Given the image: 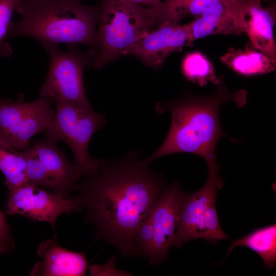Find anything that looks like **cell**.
<instances>
[{"label":"cell","instance_id":"obj_1","mask_svg":"<svg viewBox=\"0 0 276 276\" xmlns=\"http://www.w3.org/2000/svg\"><path fill=\"white\" fill-rule=\"evenodd\" d=\"M149 165L134 151L117 160L100 159L97 171L76 190L95 239L114 247L123 257H142L136 231L164 190L162 175Z\"/></svg>","mask_w":276,"mask_h":276},{"label":"cell","instance_id":"obj_2","mask_svg":"<svg viewBox=\"0 0 276 276\" xmlns=\"http://www.w3.org/2000/svg\"><path fill=\"white\" fill-rule=\"evenodd\" d=\"M221 76L216 91L206 96L186 93L179 99L158 102L159 113L171 114L168 135L160 146L145 161L148 164L162 156L187 152L199 155L208 166L217 163L215 150L218 140L226 136L219 120V109L224 103L233 101L244 106L247 93L244 89L229 92Z\"/></svg>","mask_w":276,"mask_h":276},{"label":"cell","instance_id":"obj_3","mask_svg":"<svg viewBox=\"0 0 276 276\" xmlns=\"http://www.w3.org/2000/svg\"><path fill=\"white\" fill-rule=\"evenodd\" d=\"M79 0H22L16 11L21 16L12 24L8 39L25 36L47 50L59 44L97 47L99 8Z\"/></svg>","mask_w":276,"mask_h":276},{"label":"cell","instance_id":"obj_4","mask_svg":"<svg viewBox=\"0 0 276 276\" xmlns=\"http://www.w3.org/2000/svg\"><path fill=\"white\" fill-rule=\"evenodd\" d=\"M97 43L93 61L100 68L124 55L138 39L161 25L157 6L145 7L121 0H100Z\"/></svg>","mask_w":276,"mask_h":276},{"label":"cell","instance_id":"obj_5","mask_svg":"<svg viewBox=\"0 0 276 276\" xmlns=\"http://www.w3.org/2000/svg\"><path fill=\"white\" fill-rule=\"evenodd\" d=\"M52 121L45 131L44 140L56 144L65 143L73 152L75 165L85 176L98 170L99 159L91 158L88 145L94 134L106 123L104 114L96 112L91 105L85 106L66 102H56Z\"/></svg>","mask_w":276,"mask_h":276},{"label":"cell","instance_id":"obj_6","mask_svg":"<svg viewBox=\"0 0 276 276\" xmlns=\"http://www.w3.org/2000/svg\"><path fill=\"white\" fill-rule=\"evenodd\" d=\"M66 51L58 47L47 51L50 66L47 78L39 89V97L53 102H66L81 105H91L85 94L83 80L85 67L90 63L88 55L68 45Z\"/></svg>","mask_w":276,"mask_h":276},{"label":"cell","instance_id":"obj_7","mask_svg":"<svg viewBox=\"0 0 276 276\" xmlns=\"http://www.w3.org/2000/svg\"><path fill=\"white\" fill-rule=\"evenodd\" d=\"M27 183L48 188L63 197L76 191L80 170L54 144L44 140L23 150Z\"/></svg>","mask_w":276,"mask_h":276},{"label":"cell","instance_id":"obj_8","mask_svg":"<svg viewBox=\"0 0 276 276\" xmlns=\"http://www.w3.org/2000/svg\"><path fill=\"white\" fill-rule=\"evenodd\" d=\"M53 103L39 97L29 102L5 100L0 105V139L16 149L27 148L33 135L50 125L54 115Z\"/></svg>","mask_w":276,"mask_h":276},{"label":"cell","instance_id":"obj_9","mask_svg":"<svg viewBox=\"0 0 276 276\" xmlns=\"http://www.w3.org/2000/svg\"><path fill=\"white\" fill-rule=\"evenodd\" d=\"M82 211L77 195L63 197L29 183L8 190L7 214L20 215L33 220L48 222L54 230L61 215Z\"/></svg>","mask_w":276,"mask_h":276},{"label":"cell","instance_id":"obj_10","mask_svg":"<svg viewBox=\"0 0 276 276\" xmlns=\"http://www.w3.org/2000/svg\"><path fill=\"white\" fill-rule=\"evenodd\" d=\"M220 167L218 163L208 166V176L204 185L198 191L188 193L182 192L177 216L175 237L173 246L179 248L186 242L195 239H203V220L205 210L223 185V179L218 176Z\"/></svg>","mask_w":276,"mask_h":276},{"label":"cell","instance_id":"obj_11","mask_svg":"<svg viewBox=\"0 0 276 276\" xmlns=\"http://www.w3.org/2000/svg\"><path fill=\"white\" fill-rule=\"evenodd\" d=\"M251 0H221L186 24L191 41L210 35L245 34Z\"/></svg>","mask_w":276,"mask_h":276},{"label":"cell","instance_id":"obj_12","mask_svg":"<svg viewBox=\"0 0 276 276\" xmlns=\"http://www.w3.org/2000/svg\"><path fill=\"white\" fill-rule=\"evenodd\" d=\"M186 24L165 22L135 42L124 55H132L145 65L159 68L171 54L192 46Z\"/></svg>","mask_w":276,"mask_h":276},{"label":"cell","instance_id":"obj_13","mask_svg":"<svg viewBox=\"0 0 276 276\" xmlns=\"http://www.w3.org/2000/svg\"><path fill=\"white\" fill-rule=\"evenodd\" d=\"M183 191L178 181L164 189L150 215L154 240L148 259L150 265L165 261L175 237L178 204Z\"/></svg>","mask_w":276,"mask_h":276},{"label":"cell","instance_id":"obj_14","mask_svg":"<svg viewBox=\"0 0 276 276\" xmlns=\"http://www.w3.org/2000/svg\"><path fill=\"white\" fill-rule=\"evenodd\" d=\"M85 252L67 250L49 239L42 241L37 250L41 260L33 266L31 275L83 276L87 268Z\"/></svg>","mask_w":276,"mask_h":276},{"label":"cell","instance_id":"obj_15","mask_svg":"<svg viewBox=\"0 0 276 276\" xmlns=\"http://www.w3.org/2000/svg\"><path fill=\"white\" fill-rule=\"evenodd\" d=\"M275 20V4L264 7L261 1H251L245 34L255 49L275 60L276 45L273 28Z\"/></svg>","mask_w":276,"mask_h":276},{"label":"cell","instance_id":"obj_16","mask_svg":"<svg viewBox=\"0 0 276 276\" xmlns=\"http://www.w3.org/2000/svg\"><path fill=\"white\" fill-rule=\"evenodd\" d=\"M220 61L238 74L247 77L268 74L276 67V60L255 49L250 43L244 49L231 48L221 56Z\"/></svg>","mask_w":276,"mask_h":276},{"label":"cell","instance_id":"obj_17","mask_svg":"<svg viewBox=\"0 0 276 276\" xmlns=\"http://www.w3.org/2000/svg\"><path fill=\"white\" fill-rule=\"evenodd\" d=\"M238 246L247 247L256 252L263 260L265 266L272 269L276 261L275 224L257 228L234 240L228 248L226 258Z\"/></svg>","mask_w":276,"mask_h":276},{"label":"cell","instance_id":"obj_18","mask_svg":"<svg viewBox=\"0 0 276 276\" xmlns=\"http://www.w3.org/2000/svg\"><path fill=\"white\" fill-rule=\"evenodd\" d=\"M180 72L188 81L200 86L209 82L217 85L221 76H217L213 64L208 57L199 51L187 53L180 64Z\"/></svg>","mask_w":276,"mask_h":276},{"label":"cell","instance_id":"obj_19","mask_svg":"<svg viewBox=\"0 0 276 276\" xmlns=\"http://www.w3.org/2000/svg\"><path fill=\"white\" fill-rule=\"evenodd\" d=\"M0 170L8 190L27 183L26 160L22 150L16 149L0 139Z\"/></svg>","mask_w":276,"mask_h":276},{"label":"cell","instance_id":"obj_20","mask_svg":"<svg viewBox=\"0 0 276 276\" xmlns=\"http://www.w3.org/2000/svg\"><path fill=\"white\" fill-rule=\"evenodd\" d=\"M22 0H0V57L10 56L12 48L7 40L13 14Z\"/></svg>","mask_w":276,"mask_h":276},{"label":"cell","instance_id":"obj_21","mask_svg":"<svg viewBox=\"0 0 276 276\" xmlns=\"http://www.w3.org/2000/svg\"><path fill=\"white\" fill-rule=\"evenodd\" d=\"M216 199H212L209 203L203 220V239L211 244H215L220 240L229 238L220 227L216 207Z\"/></svg>","mask_w":276,"mask_h":276},{"label":"cell","instance_id":"obj_22","mask_svg":"<svg viewBox=\"0 0 276 276\" xmlns=\"http://www.w3.org/2000/svg\"><path fill=\"white\" fill-rule=\"evenodd\" d=\"M136 238L142 257L148 259L152 252L154 240V228L150 216L139 226Z\"/></svg>","mask_w":276,"mask_h":276},{"label":"cell","instance_id":"obj_23","mask_svg":"<svg viewBox=\"0 0 276 276\" xmlns=\"http://www.w3.org/2000/svg\"><path fill=\"white\" fill-rule=\"evenodd\" d=\"M15 244L4 214L0 210V250L6 254L14 249Z\"/></svg>","mask_w":276,"mask_h":276},{"label":"cell","instance_id":"obj_24","mask_svg":"<svg viewBox=\"0 0 276 276\" xmlns=\"http://www.w3.org/2000/svg\"><path fill=\"white\" fill-rule=\"evenodd\" d=\"M145 7L152 8L159 5L161 0H121Z\"/></svg>","mask_w":276,"mask_h":276},{"label":"cell","instance_id":"obj_25","mask_svg":"<svg viewBox=\"0 0 276 276\" xmlns=\"http://www.w3.org/2000/svg\"><path fill=\"white\" fill-rule=\"evenodd\" d=\"M5 101V100L0 98V105Z\"/></svg>","mask_w":276,"mask_h":276},{"label":"cell","instance_id":"obj_26","mask_svg":"<svg viewBox=\"0 0 276 276\" xmlns=\"http://www.w3.org/2000/svg\"><path fill=\"white\" fill-rule=\"evenodd\" d=\"M3 254L2 252L0 250V255Z\"/></svg>","mask_w":276,"mask_h":276},{"label":"cell","instance_id":"obj_27","mask_svg":"<svg viewBox=\"0 0 276 276\" xmlns=\"http://www.w3.org/2000/svg\"><path fill=\"white\" fill-rule=\"evenodd\" d=\"M79 1H81L82 0H79Z\"/></svg>","mask_w":276,"mask_h":276},{"label":"cell","instance_id":"obj_28","mask_svg":"<svg viewBox=\"0 0 276 276\" xmlns=\"http://www.w3.org/2000/svg\"><path fill=\"white\" fill-rule=\"evenodd\" d=\"M258 1H261V0H258Z\"/></svg>","mask_w":276,"mask_h":276}]
</instances>
